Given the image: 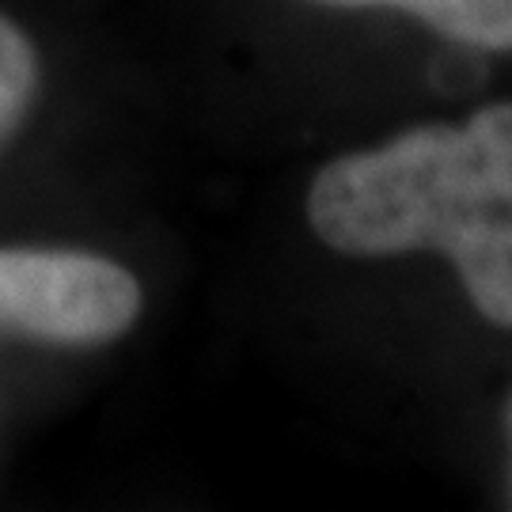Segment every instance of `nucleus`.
Wrapping results in <instances>:
<instances>
[{"mask_svg": "<svg viewBox=\"0 0 512 512\" xmlns=\"http://www.w3.org/2000/svg\"><path fill=\"white\" fill-rule=\"evenodd\" d=\"M38 88V54L12 19L0 16V148L12 141Z\"/></svg>", "mask_w": 512, "mask_h": 512, "instance_id": "obj_4", "label": "nucleus"}, {"mask_svg": "<svg viewBox=\"0 0 512 512\" xmlns=\"http://www.w3.org/2000/svg\"><path fill=\"white\" fill-rule=\"evenodd\" d=\"M141 285L126 266L88 251H0V334L54 346H103L141 315Z\"/></svg>", "mask_w": 512, "mask_h": 512, "instance_id": "obj_2", "label": "nucleus"}, {"mask_svg": "<svg viewBox=\"0 0 512 512\" xmlns=\"http://www.w3.org/2000/svg\"><path fill=\"white\" fill-rule=\"evenodd\" d=\"M327 8H395L478 50H512V0H311Z\"/></svg>", "mask_w": 512, "mask_h": 512, "instance_id": "obj_3", "label": "nucleus"}, {"mask_svg": "<svg viewBox=\"0 0 512 512\" xmlns=\"http://www.w3.org/2000/svg\"><path fill=\"white\" fill-rule=\"evenodd\" d=\"M308 224L346 258L440 251L478 315L512 330V103L330 160L308 186Z\"/></svg>", "mask_w": 512, "mask_h": 512, "instance_id": "obj_1", "label": "nucleus"}]
</instances>
